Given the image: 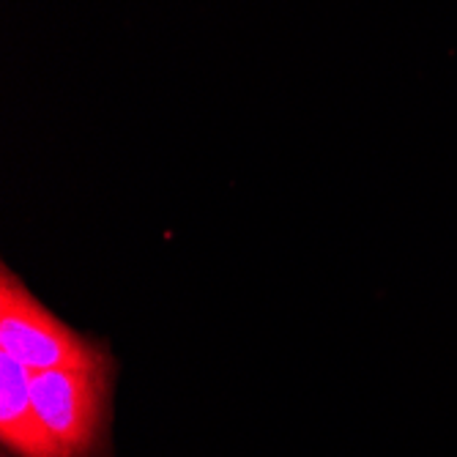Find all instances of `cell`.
<instances>
[{
    "label": "cell",
    "mask_w": 457,
    "mask_h": 457,
    "mask_svg": "<svg viewBox=\"0 0 457 457\" xmlns=\"http://www.w3.org/2000/svg\"><path fill=\"white\" fill-rule=\"evenodd\" d=\"M38 420L61 457H102L107 425V361L30 376Z\"/></svg>",
    "instance_id": "cell-1"
},
{
    "label": "cell",
    "mask_w": 457,
    "mask_h": 457,
    "mask_svg": "<svg viewBox=\"0 0 457 457\" xmlns=\"http://www.w3.org/2000/svg\"><path fill=\"white\" fill-rule=\"evenodd\" d=\"M0 345L30 372L104 361L96 345L53 318L9 269L0 277Z\"/></svg>",
    "instance_id": "cell-2"
},
{
    "label": "cell",
    "mask_w": 457,
    "mask_h": 457,
    "mask_svg": "<svg viewBox=\"0 0 457 457\" xmlns=\"http://www.w3.org/2000/svg\"><path fill=\"white\" fill-rule=\"evenodd\" d=\"M30 376L33 372L14 356L0 353V436L20 457H61L38 420Z\"/></svg>",
    "instance_id": "cell-3"
}]
</instances>
